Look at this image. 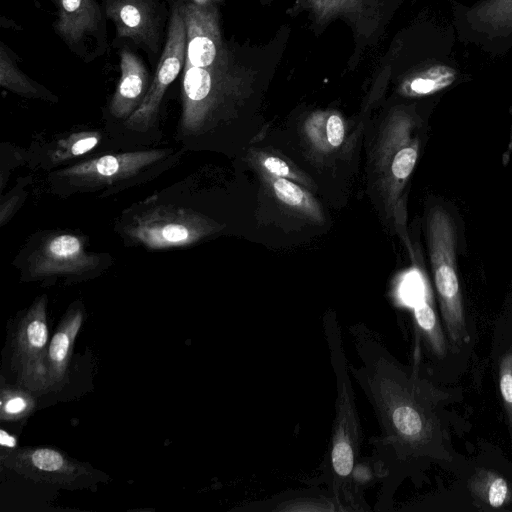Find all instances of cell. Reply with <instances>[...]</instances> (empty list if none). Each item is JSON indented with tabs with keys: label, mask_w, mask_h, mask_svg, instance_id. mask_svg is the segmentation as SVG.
<instances>
[{
	"label": "cell",
	"mask_w": 512,
	"mask_h": 512,
	"mask_svg": "<svg viewBox=\"0 0 512 512\" xmlns=\"http://www.w3.org/2000/svg\"><path fill=\"white\" fill-rule=\"evenodd\" d=\"M360 364L350 375L366 396L380 432L370 439L372 466L381 480L376 511L390 509L401 477L424 459H444L438 405L443 394L415 368L401 364L381 336L358 322L348 327Z\"/></svg>",
	"instance_id": "cell-1"
},
{
	"label": "cell",
	"mask_w": 512,
	"mask_h": 512,
	"mask_svg": "<svg viewBox=\"0 0 512 512\" xmlns=\"http://www.w3.org/2000/svg\"><path fill=\"white\" fill-rule=\"evenodd\" d=\"M180 7L186 52L179 131L194 136L260 101L284 58L291 27L282 24L265 42L241 43L224 37L214 5L191 2Z\"/></svg>",
	"instance_id": "cell-2"
},
{
	"label": "cell",
	"mask_w": 512,
	"mask_h": 512,
	"mask_svg": "<svg viewBox=\"0 0 512 512\" xmlns=\"http://www.w3.org/2000/svg\"><path fill=\"white\" fill-rule=\"evenodd\" d=\"M456 41L451 20L422 14L393 37L378 71L402 98L436 95L465 79Z\"/></svg>",
	"instance_id": "cell-3"
},
{
	"label": "cell",
	"mask_w": 512,
	"mask_h": 512,
	"mask_svg": "<svg viewBox=\"0 0 512 512\" xmlns=\"http://www.w3.org/2000/svg\"><path fill=\"white\" fill-rule=\"evenodd\" d=\"M323 329L335 376L336 397L331 438L326 453L322 482L346 510H362L357 490L356 469L363 443V431L345 355L341 327L333 312L325 314Z\"/></svg>",
	"instance_id": "cell-4"
},
{
	"label": "cell",
	"mask_w": 512,
	"mask_h": 512,
	"mask_svg": "<svg viewBox=\"0 0 512 512\" xmlns=\"http://www.w3.org/2000/svg\"><path fill=\"white\" fill-rule=\"evenodd\" d=\"M422 120L415 103L392 105L383 118L370 154L372 188L382 211L405 231V189L416 166Z\"/></svg>",
	"instance_id": "cell-5"
},
{
	"label": "cell",
	"mask_w": 512,
	"mask_h": 512,
	"mask_svg": "<svg viewBox=\"0 0 512 512\" xmlns=\"http://www.w3.org/2000/svg\"><path fill=\"white\" fill-rule=\"evenodd\" d=\"M406 0H294L286 10L291 18L305 17L309 30L321 36L337 20L350 29L353 51L347 61L350 71L385 36Z\"/></svg>",
	"instance_id": "cell-6"
},
{
	"label": "cell",
	"mask_w": 512,
	"mask_h": 512,
	"mask_svg": "<svg viewBox=\"0 0 512 512\" xmlns=\"http://www.w3.org/2000/svg\"><path fill=\"white\" fill-rule=\"evenodd\" d=\"M427 239L434 285L449 340L455 347L469 341L456 269V231L449 213L434 206L427 216Z\"/></svg>",
	"instance_id": "cell-7"
},
{
	"label": "cell",
	"mask_w": 512,
	"mask_h": 512,
	"mask_svg": "<svg viewBox=\"0 0 512 512\" xmlns=\"http://www.w3.org/2000/svg\"><path fill=\"white\" fill-rule=\"evenodd\" d=\"M222 227L215 220L187 207L149 204L125 220L122 233L131 243L163 250L194 245Z\"/></svg>",
	"instance_id": "cell-8"
},
{
	"label": "cell",
	"mask_w": 512,
	"mask_h": 512,
	"mask_svg": "<svg viewBox=\"0 0 512 512\" xmlns=\"http://www.w3.org/2000/svg\"><path fill=\"white\" fill-rule=\"evenodd\" d=\"M111 258L86 249L85 238L65 231L41 236L25 258L29 280L66 278L81 280L101 272Z\"/></svg>",
	"instance_id": "cell-9"
},
{
	"label": "cell",
	"mask_w": 512,
	"mask_h": 512,
	"mask_svg": "<svg viewBox=\"0 0 512 512\" xmlns=\"http://www.w3.org/2000/svg\"><path fill=\"white\" fill-rule=\"evenodd\" d=\"M171 154V149L160 148L106 154L56 171L53 181L78 191L119 188L128 181L142 180L144 174L167 164Z\"/></svg>",
	"instance_id": "cell-10"
},
{
	"label": "cell",
	"mask_w": 512,
	"mask_h": 512,
	"mask_svg": "<svg viewBox=\"0 0 512 512\" xmlns=\"http://www.w3.org/2000/svg\"><path fill=\"white\" fill-rule=\"evenodd\" d=\"M451 21L459 42L491 58L512 51V0L452 1Z\"/></svg>",
	"instance_id": "cell-11"
},
{
	"label": "cell",
	"mask_w": 512,
	"mask_h": 512,
	"mask_svg": "<svg viewBox=\"0 0 512 512\" xmlns=\"http://www.w3.org/2000/svg\"><path fill=\"white\" fill-rule=\"evenodd\" d=\"M0 461L6 468L33 481L68 490L89 488L107 478L90 464L79 462L52 447L1 450Z\"/></svg>",
	"instance_id": "cell-12"
},
{
	"label": "cell",
	"mask_w": 512,
	"mask_h": 512,
	"mask_svg": "<svg viewBox=\"0 0 512 512\" xmlns=\"http://www.w3.org/2000/svg\"><path fill=\"white\" fill-rule=\"evenodd\" d=\"M47 297L39 296L18 319L12 337L11 364L19 385L36 395L47 393Z\"/></svg>",
	"instance_id": "cell-13"
},
{
	"label": "cell",
	"mask_w": 512,
	"mask_h": 512,
	"mask_svg": "<svg viewBox=\"0 0 512 512\" xmlns=\"http://www.w3.org/2000/svg\"><path fill=\"white\" fill-rule=\"evenodd\" d=\"M185 52V22L181 7L176 5L171 13L164 49L149 89L140 106L125 121L129 130L145 132L153 126L167 88L184 67Z\"/></svg>",
	"instance_id": "cell-14"
},
{
	"label": "cell",
	"mask_w": 512,
	"mask_h": 512,
	"mask_svg": "<svg viewBox=\"0 0 512 512\" xmlns=\"http://www.w3.org/2000/svg\"><path fill=\"white\" fill-rule=\"evenodd\" d=\"M106 14L114 22L118 37L156 50L159 21L149 0H109Z\"/></svg>",
	"instance_id": "cell-15"
},
{
	"label": "cell",
	"mask_w": 512,
	"mask_h": 512,
	"mask_svg": "<svg viewBox=\"0 0 512 512\" xmlns=\"http://www.w3.org/2000/svg\"><path fill=\"white\" fill-rule=\"evenodd\" d=\"M84 321V309L76 302L60 321L47 350L46 383L48 392H59L68 381V369L75 339Z\"/></svg>",
	"instance_id": "cell-16"
},
{
	"label": "cell",
	"mask_w": 512,
	"mask_h": 512,
	"mask_svg": "<svg viewBox=\"0 0 512 512\" xmlns=\"http://www.w3.org/2000/svg\"><path fill=\"white\" fill-rule=\"evenodd\" d=\"M121 76L112 96L109 111L126 121L140 106L148 89V72L144 63L129 50L120 54Z\"/></svg>",
	"instance_id": "cell-17"
},
{
	"label": "cell",
	"mask_w": 512,
	"mask_h": 512,
	"mask_svg": "<svg viewBox=\"0 0 512 512\" xmlns=\"http://www.w3.org/2000/svg\"><path fill=\"white\" fill-rule=\"evenodd\" d=\"M244 511H344L343 507L327 488H308L283 492L272 498L246 504Z\"/></svg>",
	"instance_id": "cell-18"
},
{
	"label": "cell",
	"mask_w": 512,
	"mask_h": 512,
	"mask_svg": "<svg viewBox=\"0 0 512 512\" xmlns=\"http://www.w3.org/2000/svg\"><path fill=\"white\" fill-rule=\"evenodd\" d=\"M55 31L69 45H74L97 30L100 10L94 0H57Z\"/></svg>",
	"instance_id": "cell-19"
},
{
	"label": "cell",
	"mask_w": 512,
	"mask_h": 512,
	"mask_svg": "<svg viewBox=\"0 0 512 512\" xmlns=\"http://www.w3.org/2000/svg\"><path fill=\"white\" fill-rule=\"evenodd\" d=\"M303 135L313 152L328 155L337 151L344 143L345 121L335 110L314 111L304 121Z\"/></svg>",
	"instance_id": "cell-20"
},
{
	"label": "cell",
	"mask_w": 512,
	"mask_h": 512,
	"mask_svg": "<svg viewBox=\"0 0 512 512\" xmlns=\"http://www.w3.org/2000/svg\"><path fill=\"white\" fill-rule=\"evenodd\" d=\"M271 195L290 211L314 222H323L324 215L318 202L304 186L289 179L259 173Z\"/></svg>",
	"instance_id": "cell-21"
},
{
	"label": "cell",
	"mask_w": 512,
	"mask_h": 512,
	"mask_svg": "<svg viewBox=\"0 0 512 512\" xmlns=\"http://www.w3.org/2000/svg\"><path fill=\"white\" fill-rule=\"evenodd\" d=\"M402 303L413 310L415 327L431 352L439 358L444 357L447 352V343L437 314L431 305L429 291L426 290Z\"/></svg>",
	"instance_id": "cell-22"
},
{
	"label": "cell",
	"mask_w": 512,
	"mask_h": 512,
	"mask_svg": "<svg viewBox=\"0 0 512 512\" xmlns=\"http://www.w3.org/2000/svg\"><path fill=\"white\" fill-rule=\"evenodd\" d=\"M471 494L481 503L494 509L512 501V489L507 480L491 469L480 468L469 480Z\"/></svg>",
	"instance_id": "cell-23"
},
{
	"label": "cell",
	"mask_w": 512,
	"mask_h": 512,
	"mask_svg": "<svg viewBox=\"0 0 512 512\" xmlns=\"http://www.w3.org/2000/svg\"><path fill=\"white\" fill-rule=\"evenodd\" d=\"M101 141L97 131H80L59 139L49 153L52 164L59 165L82 156L94 149Z\"/></svg>",
	"instance_id": "cell-24"
},
{
	"label": "cell",
	"mask_w": 512,
	"mask_h": 512,
	"mask_svg": "<svg viewBox=\"0 0 512 512\" xmlns=\"http://www.w3.org/2000/svg\"><path fill=\"white\" fill-rule=\"evenodd\" d=\"M250 157L252 165L259 173L289 179L304 187L313 185L306 174L285 158L265 151H252Z\"/></svg>",
	"instance_id": "cell-25"
},
{
	"label": "cell",
	"mask_w": 512,
	"mask_h": 512,
	"mask_svg": "<svg viewBox=\"0 0 512 512\" xmlns=\"http://www.w3.org/2000/svg\"><path fill=\"white\" fill-rule=\"evenodd\" d=\"M34 393L19 387L2 385L0 396V418L2 421H18L28 417L35 408Z\"/></svg>",
	"instance_id": "cell-26"
},
{
	"label": "cell",
	"mask_w": 512,
	"mask_h": 512,
	"mask_svg": "<svg viewBox=\"0 0 512 512\" xmlns=\"http://www.w3.org/2000/svg\"><path fill=\"white\" fill-rule=\"evenodd\" d=\"M0 84L3 88L22 96L35 97L38 95V89L33 85L31 80L18 69L3 45H1L0 49Z\"/></svg>",
	"instance_id": "cell-27"
},
{
	"label": "cell",
	"mask_w": 512,
	"mask_h": 512,
	"mask_svg": "<svg viewBox=\"0 0 512 512\" xmlns=\"http://www.w3.org/2000/svg\"><path fill=\"white\" fill-rule=\"evenodd\" d=\"M498 376L500 395L507 422L512 432V349L506 351L501 357Z\"/></svg>",
	"instance_id": "cell-28"
},
{
	"label": "cell",
	"mask_w": 512,
	"mask_h": 512,
	"mask_svg": "<svg viewBox=\"0 0 512 512\" xmlns=\"http://www.w3.org/2000/svg\"><path fill=\"white\" fill-rule=\"evenodd\" d=\"M22 195V193H15L11 198L7 199L6 201H2L0 209L1 226H3L12 217L13 213L17 209V204L19 203Z\"/></svg>",
	"instance_id": "cell-29"
},
{
	"label": "cell",
	"mask_w": 512,
	"mask_h": 512,
	"mask_svg": "<svg viewBox=\"0 0 512 512\" xmlns=\"http://www.w3.org/2000/svg\"><path fill=\"white\" fill-rule=\"evenodd\" d=\"M0 443H1V450L4 451H10L18 448L17 446V439L4 429L0 430Z\"/></svg>",
	"instance_id": "cell-30"
},
{
	"label": "cell",
	"mask_w": 512,
	"mask_h": 512,
	"mask_svg": "<svg viewBox=\"0 0 512 512\" xmlns=\"http://www.w3.org/2000/svg\"><path fill=\"white\" fill-rule=\"evenodd\" d=\"M262 6H270L274 0H257Z\"/></svg>",
	"instance_id": "cell-31"
}]
</instances>
